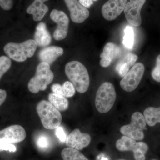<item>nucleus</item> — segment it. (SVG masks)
<instances>
[{
    "mask_svg": "<svg viewBox=\"0 0 160 160\" xmlns=\"http://www.w3.org/2000/svg\"><path fill=\"white\" fill-rule=\"evenodd\" d=\"M117 149L121 151H132L135 160H146V152L149 149L148 145L143 142H137L136 140L123 136L117 141Z\"/></svg>",
    "mask_w": 160,
    "mask_h": 160,
    "instance_id": "0eeeda50",
    "label": "nucleus"
},
{
    "mask_svg": "<svg viewBox=\"0 0 160 160\" xmlns=\"http://www.w3.org/2000/svg\"><path fill=\"white\" fill-rule=\"evenodd\" d=\"M65 72L77 91L84 93L88 89L90 80L88 70L82 63L71 61L65 66Z\"/></svg>",
    "mask_w": 160,
    "mask_h": 160,
    "instance_id": "f257e3e1",
    "label": "nucleus"
},
{
    "mask_svg": "<svg viewBox=\"0 0 160 160\" xmlns=\"http://www.w3.org/2000/svg\"><path fill=\"white\" fill-rule=\"evenodd\" d=\"M146 0H130L125 9V17L127 22L132 26H139L142 23L141 11Z\"/></svg>",
    "mask_w": 160,
    "mask_h": 160,
    "instance_id": "9d476101",
    "label": "nucleus"
},
{
    "mask_svg": "<svg viewBox=\"0 0 160 160\" xmlns=\"http://www.w3.org/2000/svg\"><path fill=\"white\" fill-rule=\"evenodd\" d=\"M36 109L46 129H53L59 127L62 119V114L50 102L46 100L40 101L37 105Z\"/></svg>",
    "mask_w": 160,
    "mask_h": 160,
    "instance_id": "f03ea898",
    "label": "nucleus"
},
{
    "mask_svg": "<svg viewBox=\"0 0 160 160\" xmlns=\"http://www.w3.org/2000/svg\"><path fill=\"white\" fill-rule=\"evenodd\" d=\"M54 74L50 69V65L41 62L37 67L34 76L28 83V89L33 93H38L39 91H44L52 82Z\"/></svg>",
    "mask_w": 160,
    "mask_h": 160,
    "instance_id": "20e7f679",
    "label": "nucleus"
},
{
    "mask_svg": "<svg viewBox=\"0 0 160 160\" xmlns=\"http://www.w3.org/2000/svg\"><path fill=\"white\" fill-rule=\"evenodd\" d=\"M50 18L58 24L57 27L53 33L55 40L61 41L67 36L69 29V21L67 15L62 11L53 9L50 14Z\"/></svg>",
    "mask_w": 160,
    "mask_h": 160,
    "instance_id": "1a4fd4ad",
    "label": "nucleus"
},
{
    "mask_svg": "<svg viewBox=\"0 0 160 160\" xmlns=\"http://www.w3.org/2000/svg\"><path fill=\"white\" fill-rule=\"evenodd\" d=\"M143 114L146 123L149 126H153L160 123V107H148L145 109Z\"/></svg>",
    "mask_w": 160,
    "mask_h": 160,
    "instance_id": "aec40b11",
    "label": "nucleus"
},
{
    "mask_svg": "<svg viewBox=\"0 0 160 160\" xmlns=\"http://www.w3.org/2000/svg\"><path fill=\"white\" fill-rule=\"evenodd\" d=\"M152 78L156 82H160V55L157 58L156 65L151 72Z\"/></svg>",
    "mask_w": 160,
    "mask_h": 160,
    "instance_id": "a878e982",
    "label": "nucleus"
},
{
    "mask_svg": "<svg viewBox=\"0 0 160 160\" xmlns=\"http://www.w3.org/2000/svg\"><path fill=\"white\" fill-rule=\"evenodd\" d=\"M37 145L38 148L42 149H46L49 146V140L45 136L42 135L38 137L37 140Z\"/></svg>",
    "mask_w": 160,
    "mask_h": 160,
    "instance_id": "bb28decb",
    "label": "nucleus"
},
{
    "mask_svg": "<svg viewBox=\"0 0 160 160\" xmlns=\"http://www.w3.org/2000/svg\"><path fill=\"white\" fill-rule=\"evenodd\" d=\"M11 65V61L9 57L5 56L0 57V79L3 75L10 69Z\"/></svg>",
    "mask_w": 160,
    "mask_h": 160,
    "instance_id": "b1692460",
    "label": "nucleus"
},
{
    "mask_svg": "<svg viewBox=\"0 0 160 160\" xmlns=\"http://www.w3.org/2000/svg\"><path fill=\"white\" fill-rule=\"evenodd\" d=\"M127 0H109L102 7L103 18L108 21H113L124 11Z\"/></svg>",
    "mask_w": 160,
    "mask_h": 160,
    "instance_id": "f8f14e48",
    "label": "nucleus"
},
{
    "mask_svg": "<svg viewBox=\"0 0 160 160\" xmlns=\"http://www.w3.org/2000/svg\"><path fill=\"white\" fill-rule=\"evenodd\" d=\"M116 98L113 85L109 82L102 83L96 95L95 106L98 111L102 113H107L113 107Z\"/></svg>",
    "mask_w": 160,
    "mask_h": 160,
    "instance_id": "39448f33",
    "label": "nucleus"
},
{
    "mask_svg": "<svg viewBox=\"0 0 160 160\" xmlns=\"http://www.w3.org/2000/svg\"><path fill=\"white\" fill-rule=\"evenodd\" d=\"M26 130L20 125L9 126L0 131V145L4 143H16L26 138Z\"/></svg>",
    "mask_w": 160,
    "mask_h": 160,
    "instance_id": "9b49d317",
    "label": "nucleus"
},
{
    "mask_svg": "<svg viewBox=\"0 0 160 160\" xmlns=\"http://www.w3.org/2000/svg\"><path fill=\"white\" fill-rule=\"evenodd\" d=\"M79 2L82 6L86 8H89L93 4L92 0H79Z\"/></svg>",
    "mask_w": 160,
    "mask_h": 160,
    "instance_id": "473e14b6",
    "label": "nucleus"
},
{
    "mask_svg": "<svg viewBox=\"0 0 160 160\" xmlns=\"http://www.w3.org/2000/svg\"><path fill=\"white\" fill-rule=\"evenodd\" d=\"M123 38V44L127 49H132L134 44V31L131 27L126 26Z\"/></svg>",
    "mask_w": 160,
    "mask_h": 160,
    "instance_id": "5701e85b",
    "label": "nucleus"
},
{
    "mask_svg": "<svg viewBox=\"0 0 160 160\" xmlns=\"http://www.w3.org/2000/svg\"><path fill=\"white\" fill-rule=\"evenodd\" d=\"M92 1H97L98 0H92Z\"/></svg>",
    "mask_w": 160,
    "mask_h": 160,
    "instance_id": "f704fd0d",
    "label": "nucleus"
},
{
    "mask_svg": "<svg viewBox=\"0 0 160 160\" xmlns=\"http://www.w3.org/2000/svg\"><path fill=\"white\" fill-rule=\"evenodd\" d=\"M12 0H0V6L4 10H10L12 8Z\"/></svg>",
    "mask_w": 160,
    "mask_h": 160,
    "instance_id": "c756f323",
    "label": "nucleus"
},
{
    "mask_svg": "<svg viewBox=\"0 0 160 160\" xmlns=\"http://www.w3.org/2000/svg\"><path fill=\"white\" fill-rule=\"evenodd\" d=\"M52 91L53 93L62 96L65 98H71L75 94V88L72 83L66 81L62 85L53 84L51 87Z\"/></svg>",
    "mask_w": 160,
    "mask_h": 160,
    "instance_id": "6ab92c4d",
    "label": "nucleus"
},
{
    "mask_svg": "<svg viewBox=\"0 0 160 160\" xmlns=\"http://www.w3.org/2000/svg\"><path fill=\"white\" fill-rule=\"evenodd\" d=\"M17 148L16 146L12 143H4L0 145V151H9L14 152L16 151Z\"/></svg>",
    "mask_w": 160,
    "mask_h": 160,
    "instance_id": "c85d7f7f",
    "label": "nucleus"
},
{
    "mask_svg": "<svg viewBox=\"0 0 160 160\" xmlns=\"http://www.w3.org/2000/svg\"><path fill=\"white\" fill-rule=\"evenodd\" d=\"M120 51V47L116 44L112 42L107 43L104 47L103 52L100 55L101 66L104 68L110 66L112 61L119 54Z\"/></svg>",
    "mask_w": 160,
    "mask_h": 160,
    "instance_id": "2eb2a0df",
    "label": "nucleus"
},
{
    "mask_svg": "<svg viewBox=\"0 0 160 160\" xmlns=\"http://www.w3.org/2000/svg\"><path fill=\"white\" fill-rule=\"evenodd\" d=\"M49 102L59 111H66L69 107V102L66 98L56 93H50L48 96Z\"/></svg>",
    "mask_w": 160,
    "mask_h": 160,
    "instance_id": "412c9836",
    "label": "nucleus"
},
{
    "mask_svg": "<svg viewBox=\"0 0 160 160\" xmlns=\"http://www.w3.org/2000/svg\"><path fill=\"white\" fill-rule=\"evenodd\" d=\"M91 141L90 135L81 132L79 129H75L67 136L66 142L69 147L79 150L89 146Z\"/></svg>",
    "mask_w": 160,
    "mask_h": 160,
    "instance_id": "ddd939ff",
    "label": "nucleus"
},
{
    "mask_svg": "<svg viewBox=\"0 0 160 160\" xmlns=\"http://www.w3.org/2000/svg\"><path fill=\"white\" fill-rule=\"evenodd\" d=\"M130 66L123 61H120L117 65L116 71L122 77H124L129 71Z\"/></svg>",
    "mask_w": 160,
    "mask_h": 160,
    "instance_id": "393cba45",
    "label": "nucleus"
},
{
    "mask_svg": "<svg viewBox=\"0 0 160 160\" xmlns=\"http://www.w3.org/2000/svg\"><path fill=\"white\" fill-rule=\"evenodd\" d=\"M145 72V66L142 63H135L120 82L123 90L131 92L137 88Z\"/></svg>",
    "mask_w": 160,
    "mask_h": 160,
    "instance_id": "6e6552de",
    "label": "nucleus"
},
{
    "mask_svg": "<svg viewBox=\"0 0 160 160\" xmlns=\"http://www.w3.org/2000/svg\"><path fill=\"white\" fill-rule=\"evenodd\" d=\"M56 134L57 137L59 139L61 142H66L67 137H66V133H65V132H64L62 127L59 126V127L57 128Z\"/></svg>",
    "mask_w": 160,
    "mask_h": 160,
    "instance_id": "7c9ffc66",
    "label": "nucleus"
},
{
    "mask_svg": "<svg viewBox=\"0 0 160 160\" xmlns=\"http://www.w3.org/2000/svg\"><path fill=\"white\" fill-rule=\"evenodd\" d=\"M146 124L144 115L136 112L132 115L130 124L122 126L120 132L124 136L135 140H142L145 136L143 131L146 129Z\"/></svg>",
    "mask_w": 160,
    "mask_h": 160,
    "instance_id": "423d86ee",
    "label": "nucleus"
},
{
    "mask_svg": "<svg viewBox=\"0 0 160 160\" xmlns=\"http://www.w3.org/2000/svg\"><path fill=\"white\" fill-rule=\"evenodd\" d=\"M63 53L64 50L61 47L50 46L42 49L39 52L38 57L41 62L50 65Z\"/></svg>",
    "mask_w": 160,
    "mask_h": 160,
    "instance_id": "f3484780",
    "label": "nucleus"
},
{
    "mask_svg": "<svg viewBox=\"0 0 160 160\" xmlns=\"http://www.w3.org/2000/svg\"><path fill=\"white\" fill-rule=\"evenodd\" d=\"M102 160H107V159H106V158H102Z\"/></svg>",
    "mask_w": 160,
    "mask_h": 160,
    "instance_id": "72a5a7b5",
    "label": "nucleus"
},
{
    "mask_svg": "<svg viewBox=\"0 0 160 160\" xmlns=\"http://www.w3.org/2000/svg\"><path fill=\"white\" fill-rule=\"evenodd\" d=\"M138 58V57L137 55L129 52L126 54V56L124 58L122 61L127 63L129 66L131 67L135 64Z\"/></svg>",
    "mask_w": 160,
    "mask_h": 160,
    "instance_id": "cd10ccee",
    "label": "nucleus"
},
{
    "mask_svg": "<svg viewBox=\"0 0 160 160\" xmlns=\"http://www.w3.org/2000/svg\"><path fill=\"white\" fill-rule=\"evenodd\" d=\"M61 155L63 160H89L77 149L71 147L63 149Z\"/></svg>",
    "mask_w": 160,
    "mask_h": 160,
    "instance_id": "4be33fe9",
    "label": "nucleus"
},
{
    "mask_svg": "<svg viewBox=\"0 0 160 160\" xmlns=\"http://www.w3.org/2000/svg\"><path fill=\"white\" fill-rule=\"evenodd\" d=\"M7 97V92L6 90L0 89V106L6 101Z\"/></svg>",
    "mask_w": 160,
    "mask_h": 160,
    "instance_id": "2f4dec72",
    "label": "nucleus"
},
{
    "mask_svg": "<svg viewBox=\"0 0 160 160\" xmlns=\"http://www.w3.org/2000/svg\"><path fill=\"white\" fill-rule=\"evenodd\" d=\"M48 1L49 0H34L27 7L26 12L28 14L32 15L33 19L35 22L41 21L49 10L48 6L44 3Z\"/></svg>",
    "mask_w": 160,
    "mask_h": 160,
    "instance_id": "dca6fc26",
    "label": "nucleus"
},
{
    "mask_svg": "<svg viewBox=\"0 0 160 160\" xmlns=\"http://www.w3.org/2000/svg\"><path fill=\"white\" fill-rule=\"evenodd\" d=\"M70 12V18L73 22L83 23L89 18V12L78 0H64Z\"/></svg>",
    "mask_w": 160,
    "mask_h": 160,
    "instance_id": "4468645a",
    "label": "nucleus"
},
{
    "mask_svg": "<svg viewBox=\"0 0 160 160\" xmlns=\"http://www.w3.org/2000/svg\"></svg>",
    "mask_w": 160,
    "mask_h": 160,
    "instance_id": "e433bc0d",
    "label": "nucleus"
},
{
    "mask_svg": "<svg viewBox=\"0 0 160 160\" xmlns=\"http://www.w3.org/2000/svg\"><path fill=\"white\" fill-rule=\"evenodd\" d=\"M38 45L34 40L29 39L21 43H7L4 51L7 56L18 62H23L33 56Z\"/></svg>",
    "mask_w": 160,
    "mask_h": 160,
    "instance_id": "7ed1b4c3",
    "label": "nucleus"
},
{
    "mask_svg": "<svg viewBox=\"0 0 160 160\" xmlns=\"http://www.w3.org/2000/svg\"><path fill=\"white\" fill-rule=\"evenodd\" d=\"M158 160L155 159H152V160Z\"/></svg>",
    "mask_w": 160,
    "mask_h": 160,
    "instance_id": "c9c22d12",
    "label": "nucleus"
},
{
    "mask_svg": "<svg viewBox=\"0 0 160 160\" xmlns=\"http://www.w3.org/2000/svg\"><path fill=\"white\" fill-rule=\"evenodd\" d=\"M34 38L38 46L40 47H46L51 43V36L45 23L40 22L38 24Z\"/></svg>",
    "mask_w": 160,
    "mask_h": 160,
    "instance_id": "a211bd4d",
    "label": "nucleus"
}]
</instances>
